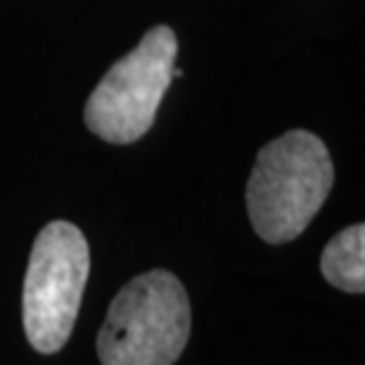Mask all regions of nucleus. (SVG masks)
Returning <instances> with one entry per match:
<instances>
[{
	"label": "nucleus",
	"mask_w": 365,
	"mask_h": 365,
	"mask_svg": "<svg viewBox=\"0 0 365 365\" xmlns=\"http://www.w3.org/2000/svg\"><path fill=\"white\" fill-rule=\"evenodd\" d=\"M334 182L332 157L309 130H289L259 150L247 182L254 232L268 245L299 237L316 218Z\"/></svg>",
	"instance_id": "nucleus-1"
},
{
	"label": "nucleus",
	"mask_w": 365,
	"mask_h": 365,
	"mask_svg": "<svg viewBox=\"0 0 365 365\" xmlns=\"http://www.w3.org/2000/svg\"><path fill=\"white\" fill-rule=\"evenodd\" d=\"M190 339V299L169 271L133 277L109 304L98 334L102 365H173Z\"/></svg>",
	"instance_id": "nucleus-2"
},
{
	"label": "nucleus",
	"mask_w": 365,
	"mask_h": 365,
	"mask_svg": "<svg viewBox=\"0 0 365 365\" xmlns=\"http://www.w3.org/2000/svg\"><path fill=\"white\" fill-rule=\"evenodd\" d=\"M91 273L86 235L69 221H53L38 232L21 292L26 339L38 354H57L74 330Z\"/></svg>",
	"instance_id": "nucleus-3"
},
{
	"label": "nucleus",
	"mask_w": 365,
	"mask_h": 365,
	"mask_svg": "<svg viewBox=\"0 0 365 365\" xmlns=\"http://www.w3.org/2000/svg\"><path fill=\"white\" fill-rule=\"evenodd\" d=\"M176 55V31L166 24L150 29L95 86L86 102V126L114 145L140 140L169 91Z\"/></svg>",
	"instance_id": "nucleus-4"
},
{
	"label": "nucleus",
	"mask_w": 365,
	"mask_h": 365,
	"mask_svg": "<svg viewBox=\"0 0 365 365\" xmlns=\"http://www.w3.org/2000/svg\"><path fill=\"white\" fill-rule=\"evenodd\" d=\"M325 280L341 292H365V225L356 223L334 235L320 257Z\"/></svg>",
	"instance_id": "nucleus-5"
}]
</instances>
